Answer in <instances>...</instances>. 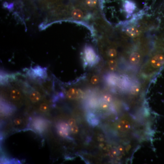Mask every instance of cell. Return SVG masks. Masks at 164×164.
<instances>
[{"mask_svg":"<svg viewBox=\"0 0 164 164\" xmlns=\"http://www.w3.org/2000/svg\"><path fill=\"white\" fill-rule=\"evenodd\" d=\"M69 125L66 122H60L57 124V132L58 135L63 138H68L69 135Z\"/></svg>","mask_w":164,"mask_h":164,"instance_id":"2","label":"cell"},{"mask_svg":"<svg viewBox=\"0 0 164 164\" xmlns=\"http://www.w3.org/2000/svg\"><path fill=\"white\" fill-rule=\"evenodd\" d=\"M41 96L40 93L38 91H34L31 93L30 96V99L31 102H38L41 99Z\"/></svg>","mask_w":164,"mask_h":164,"instance_id":"15","label":"cell"},{"mask_svg":"<svg viewBox=\"0 0 164 164\" xmlns=\"http://www.w3.org/2000/svg\"><path fill=\"white\" fill-rule=\"evenodd\" d=\"M107 54H108V56L111 58L115 57L117 55L116 50L115 49H110L108 51Z\"/></svg>","mask_w":164,"mask_h":164,"instance_id":"21","label":"cell"},{"mask_svg":"<svg viewBox=\"0 0 164 164\" xmlns=\"http://www.w3.org/2000/svg\"><path fill=\"white\" fill-rule=\"evenodd\" d=\"M100 106L101 109H103V110H107L109 108V102L105 101L102 102L101 103Z\"/></svg>","mask_w":164,"mask_h":164,"instance_id":"23","label":"cell"},{"mask_svg":"<svg viewBox=\"0 0 164 164\" xmlns=\"http://www.w3.org/2000/svg\"><path fill=\"white\" fill-rule=\"evenodd\" d=\"M31 74L33 77L42 78L46 76V70L45 68H42V67L38 66L31 69Z\"/></svg>","mask_w":164,"mask_h":164,"instance_id":"8","label":"cell"},{"mask_svg":"<svg viewBox=\"0 0 164 164\" xmlns=\"http://www.w3.org/2000/svg\"><path fill=\"white\" fill-rule=\"evenodd\" d=\"M22 120L19 119V118H16V119H15L14 120V123L16 125H20L22 123Z\"/></svg>","mask_w":164,"mask_h":164,"instance_id":"27","label":"cell"},{"mask_svg":"<svg viewBox=\"0 0 164 164\" xmlns=\"http://www.w3.org/2000/svg\"><path fill=\"white\" fill-rule=\"evenodd\" d=\"M108 66L112 71H115L117 67V63L116 61L114 59L110 60L108 62Z\"/></svg>","mask_w":164,"mask_h":164,"instance_id":"17","label":"cell"},{"mask_svg":"<svg viewBox=\"0 0 164 164\" xmlns=\"http://www.w3.org/2000/svg\"><path fill=\"white\" fill-rule=\"evenodd\" d=\"M83 59L86 65L92 67L98 63L100 58L94 48L87 45L83 49Z\"/></svg>","mask_w":164,"mask_h":164,"instance_id":"1","label":"cell"},{"mask_svg":"<svg viewBox=\"0 0 164 164\" xmlns=\"http://www.w3.org/2000/svg\"><path fill=\"white\" fill-rule=\"evenodd\" d=\"M118 150H119V151H120V152H121V153H123V152L124 151V149H123V147H119V148H118Z\"/></svg>","mask_w":164,"mask_h":164,"instance_id":"28","label":"cell"},{"mask_svg":"<svg viewBox=\"0 0 164 164\" xmlns=\"http://www.w3.org/2000/svg\"><path fill=\"white\" fill-rule=\"evenodd\" d=\"M67 97L71 99H78L83 98L84 93L80 89L71 88L67 92Z\"/></svg>","mask_w":164,"mask_h":164,"instance_id":"3","label":"cell"},{"mask_svg":"<svg viewBox=\"0 0 164 164\" xmlns=\"http://www.w3.org/2000/svg\"><path fill=\"white\" fill-rule=\"evenodd\" d=\"M39 109L42 112H46L49 110V105L47 104H46V103H42L40 105Z\"/></svg>","mask_w":164,"mask_h":164,"instance_id":"22","label":"cell"},{"mask_svg":"<svg viewBox=\"0 0 164 164\" xmlns=\"http://www.w3.org/2000/svg\"><path fill=\"white\" fill-rule=\"evenodd\" d=\"M140 90V87L137 84H135L134 85L132 86L131 87L130 92L131 94L133 95H136L138 94Z\"/></svg>","mask_w":164,"mask_h":164,"instance_id":"18","label":"cell"},{"mask_svg":"<svg viewBox=\"0 0 164 164\" xmlns=\"http://www.w3.org/2000/svg\"><path fill=\"white\" fill-rule=\"evenodd\" d=\"M86 4L90 8H94L97 5V0H85Z\"/></svg>","mask_w":164,"mask_h":164,"instance_id":"19","label":"cell"},{"mask_svg":"<svg viewBox=\"0 0 164 164\" xmlns=\"http://www.w3.org/2000/svg\"><path fill=\"white\" fill-rule=\"evenodd\" d=\"M70 131L73 134H77L79 132V128L77 124L70 127Z\"/></svg>","mask_w":164,"mask_h":164,"instance_id":"25","label":"cell"},{"mask_svg":"<svg viewBox=\"0 0 164 164\" xmlns=\"http://www.w3.org/2000/svg\"><path fill=\"white\" fill-rule=\"evenodd\" d=\"M118 83L120 86L123 89H126L129 86L130 82L129 79L126 76H123L120 78H119V81Z\"/></svg>","mask_w":164,"mask_h":164,"instance_id":"10","label":"cell"},{"mask_svg":"<svg viewBox=\"0 0 164 164\" xmlns=\"http://www.w3.org/2000/svg\"><path fill=\"white\" fill-rule=\"evenodd\" d=\"M10 96L11 98L14 100H18L21 98V94L18 90L16 89H12L11 90Z\"/></svg>","mask_w":164,"mask_h":164,"instance_id":"14","label":"cell"},{"mask_svg":"<svg viewBox=\"0 0 164 164\" xmlns=\"http://www.w3.org/2000/svg\"><path fill=\"white\" fill-rule=\"evenodd\" d=\"M34 122V127L35 128L39 131H42L45 127L44 122L42 120H38Z\"/></svg>","mask_w":164,"mask_h":164,"instance_id":"16","label":"cell"},{"mask_svg":"<svg viewBox=\"0 0 164 164\" xmlns=\"http://www.w3.org/2000/svg\"><path fill=\"white\" fill-rule=\"evenodd\" d=\"M103 99L105 101L107 102H111L113 100V98L112 96L109 94H105L103 96Z\"/></svg>","mask_w":164,"mask_h":164,"instance_id":"24","label":"cell"},{"mask_svg":"<svg viewBox=\"0 0 164 164\" xmlns=\"http://www.w3.org/2000/svg\"><path fill=\"white\" fill-rule=\"evenodd\" d=\"M140 56L138 53L136 52L133 53L130 56V62L134 65H136L137 64H138L140 61Z\"/></svg>","mask_w":164,"mask_h":164,"instance_id":"11","label":"cell"},{"mask_svg":"<svg viewBox=\"0 0 164 164\" xmlns=\"http://www.w3.org/2000/svg\"><path fill=\"white\" fill-rule=\"evenodd\" d=\"M49 1H50L52 3H55V2H57V1H59L60 0H48Z\"/></svg>","mask_w":164,"mask_h":164,"instance_id":"29","label":"cell"},{"mask_svg":"<svg viewBox=\"0 0 164 164\" xmlns=\"http://www.w3.org/2000/svg\"><path fill=\"white\" fill-rule=\"evenodd\" d=\"M131 123L128 119H123L120 120L117 125V128L120 131L126 132L131 129Z\"/></svg>","mask_w":164,"mask_h":164,"instance_id":"6","label":"cell"},{"mask_svg":"<svg viewBox=\"0 0 164 164\" xmlns=\"http://www.w3.org/2000/svg\"><path fill=\"white\" fill-rule=\"evenodd\" d=\"M68 124H69V126H73L74 125H76V122L75 120L74 119H70L68 121Z\"/></svg>","mask_w":164,"mask_h":164,"instance_id":"26","label":"cell"},{"mask_svg":"<svg viewBox=\"0 0 164 164\" xmlns=\"http://www.w3.org/2000/svg\"><path fill=\"white\" fill-rule=\"evenodd\" d=\"M126 32L128 36L132 37H136L139 34L138 29L135 27H128L126 29Z\"/></svg>","mask_w":164,"mask_h":164,"instance_id":"13","label":"cell"},{"mask_svg":"<svg viewBox=\"0 0 164 164\" xmlns=\"http://www.w3.org/2000/svg\"><path fill=\"white\" fill-rule=\"evenodd\" d=\"M87 121L89 122L90 125L92 126H96L99 123L98 119L97 118L95 115L93 113H90L87 116Z\"/></svg>","mask_w":164,"mask_h":164,"instance_id":"12","label":"cell"},{"mask_svg":"<svg viewBox=\"0 0 164 164\" xmlns=\"http://www.w3.org/2000/svg\"><path fill=\"white\" fill-rule=\"evenodd\" d=\"M99 81V78L97 75L93 76L90 79V83L93 85H96L98 83Z\"/></svg>","mask_w":164,"mask_h":164,"instance_id":"20","label":"cell"},{"mask_svg":"<svg viewBox=\"0 0 164 164\" xmlns=\"http://www.w3.org/2000/svg\"><path fill=\"white\" fill-rule=\"evenodd\" d=\"M105 81L110 85H116L119 83V77L114 73H109L106 76Z\"/></svg>","mask_w":164,"mask_h":164,"instance_id":"9","label":"cell"},{"mask_svg":"<svg viewBox=\"0 0 164 164\" xmlns=\"http://www.w3.org/2000/svg\"><path fill=\"white\" fill-rule=\"evenodd\" d=\"M85 13L80 8H71L70 10V18L72 19L80 20L83 19L85 18Z\"/></svg>","mask_w":164,"mask_h":164,"instance_id":"4","label":"cell"},{"mask_svg":"<svg viewBox=\"0 0 164 164\" xmlns=\"http://www.w3.org/2000/svg\"><path fill=\"white\" fill-rule=\"evenodd\" d=\"M151 66L154 68H158L164 65V55L158 54L152 58L150 61Z\"/></svg>","mask_w":164,"mask_h":164,"instance_id":"5","label":"cell"},{"mask_svg":"<svg viewBox=\"0 0 164 164\" xmlns=\"http://www.w3.org/2000/svg\"><path fill=\"white\" fill-rule=\"evenodd\" d=\"M124 8L125 12L127 13L128 15H131L134 12L136 7L135 3L133 1L131 0H126L124 3Z\"/></svg>","mask_w":164,"mask_h":164,"instance_id":"7","label":"cell"}]
</instances>
